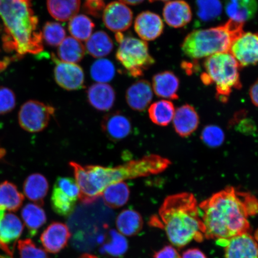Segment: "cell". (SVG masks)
Returning <instances> with one entry per match:
<instances>
[{"label": "cell", "mask_w": 258, "mask_h": 258, "mask_svg": "<svg viewBox=\"0 0 258 258\" xmlns=\"http://www.w3.org/2000/svg\"><path fill=\"white\" fill-rule=\"evenodd\" d=\"M253 196L227 187L199 205L205 237L220 244L237 235L249 233V207Z\"/></svg>", "instance_id": "obj_1"}, {"label": "cell", "mask_w": 258, "mask_h": 258, "mask_svg": "<svg viewBox=\"0 0 258 258\" xmlns=\"http://www.w3.org/2000/svg\"><path fill=\"white\" fill-rule=\"evenodd\" d=\"M170 164L169 160L151 154L114 167L82 166L74 161L70 162V166L79 187V199L84 204L89 205L102 196L106 187L125 180L159 174Z\"/></svg>", "instance_id": "obj_2"}, {"label": "cell", "mask_w": 258, "mask_h": 258, "mask_svg": "<svg viewBox=\"0 0 258 258\" xmlns=\"http://www.w3.org/2000/svg\"><path fill=\"white\" fill-rule=\"evenodd\" d=\"M0 17L5 26L2 40L6 51L21 57L43 50L42 32L31 0H0Z\"/></svg>", "instance_id": "obj_3"}, {"label": "cell", "mask_w": 258, "mask_h": 258, "mask_svg": "<svg viewBox=\"0 0 258 258\" xmlns=\"http://www.w3.org/2000/svg\"><path fill=\"white\" fill-rule=\"evenodd\" d=\"M159 216L161 224L173 246L183 247L193 240L201 242L204 239V225L192 194L167 197L159 209Z\"/></svg>", "instance_id": "obj_4"}, {"label": "cell", "mask_w": 258, "mask_h": 258, "mask_svg": "<svg viewBox=\"0 0 258 258\" xmlns=\"http://www.w3.org/2000/svg\"><path fill=\"white\" fill-rule=\"evenodd\" d=\"M243 25L230 19L218 27L194 31L183 40L182 50L186 56L195 59L230 53L234 42L244 33Z\"/></svg>", "instance_id": "obj_5"}, {"label": "cell", "mask_w": 258, "mask_h": 258, "mask_svg": "<svg viewBox=\"0 0 258 258\" xmlns=\"http://www.w3.org/2000/svg\"><path fill=\"white\" fill-rule=\"evenodd\" d=\"M239 63L230 53H220L209 56L204 62L202 82L208 86L215 84L217 97L220 101H228L233 89H240Z\"/></svg>", "instance_id": "obj_6"}, {"label": "cell", "mask_w": 258, "mask_h": 258, "mask_svg": "<svg viewBox=\"0 0 258 258\" xmlns=\"http://www.w3.org/2000/svg\"><path fill=\"white\" fill-rule=\"evenodd\" d=\"M116 57L129 76L135 78L155 63L146 41L132 37H124L116 53Z\"/></svg>", "instance_id": "obj_7"}, {"label": "cell", "mask_w": 258, "mask_h": 258, "mask_svg": "<svg viewBox=\"0 0 258 258\" xmlns=\"http://www.w3.org/2000/svg\"><path fill=\"white\" fill-rule=\"evenodd\" d=\"M55 112L53 106L31 100L22 105L18 113V121L24 131L37 133L47 127Z\"/></svg>", "instance_id": "obj_8"}, {"label": "cell", "mask_w": 258, "mask_h": 258, "mask_svg": "<svg viewBox=\"0 0 258 258\" xmlns=\"http://www.w3.org/2000/svg\"><path fill=\"white\" fill-rule=\"evenodd\" d=\"M6 211L0 209V249L12 256L15 245L23 232L24 225L17 216Z\"/></svg>", "instance_id": "obj_9"}, {"label": "cell", "mask_w": 258, "mask_h": 258, "mask_svg": "<svg viewBox=\"0 0 258 258\" xmlns=\"http://www.w3.org/2000/svg\"><path fill=\"white\" fill-rule=\"evenodd\" d=\"M52 59L56 64L54 76L58 85L69 91L84 88L85 74L79 64L62 62L53 54Z\"/></svg>", "instance_id": "obj_10"}, {"label": "cell", "mask_w": 258, "mask_h": 258, "mask_svg": "<svg viewBox=\"0 0 258 258\" xmlns=\"http://www.w3.org/2000/svg\"><path fill=\"white\" fill-rule=\"evenodd\" d=\"M230 53L241 67L258 63V32H246L232 45Z\"/></svg>", "instance_id": "obj_11"}, {"label": "cell", "mask_w": 258, "mask_h": 258, "mask_svg": "<svg viewBox=\"0 0 258 258\" xmlns=\"http://www.w3.org/2000/svg\"><path fill=\"white\" fill-rule=\"evenodd\" d=\"M105 27L113 32L121 33L128 30L133 21V13L120 2H113L105 8L102 14Z\"/></svg>", "instance_id": "obj_12"}, {"label": "cell", "mask_w": 258, "mask_h": 258, "mask_svg": "<svg viewBox=\"0 0 258 258\" xmlns=\"http://www.w3.org/2000/svg\"><path fill=\"white\" fill-rule=\"evenodd\" d=\"M224 246L225 258H258V244L250 233L231 238Z\"/></svg>", "instance_id": "obj_13"}, {"label": "cell", "mask_w": 258, "mask_h": 258, "mask_svg": "<svg viewBox=\"0 0 258 258\" xmlns=\"http://www.w3.org/2000/svg\"><path fill=\"white\" fill-rule=\"evenodd\" d=\"M68 226L61 222H53L42 233L40 240L48 252L56 254L67 246L71 237Z\"/></svg>", "instance_id": "obj_14"}, {"label": "cell", "mask_w": 258, "mask_h": 258, "mask_svg": "<svg viewBox=\"0 0 258 258\" xmlns=\"http://www.w3.org/2000/svg\"><path fill=\"white\" fill-rule=\"evenodd\" d=\"M101 127L109 140L114 142L124 140L132 130L130 119L118 111L106 115L102 119Z\"/></svg>", "instance_id": "obj_15"}, {"label": "cell", "mask_w": 258, "mask_h": 258, "mask_svg": "<svg viewBox=\"0 0 258 258\" xmlns=\"http://www.w3.org/2000/svg\"><path fill=\"white\" fill-rule=\"evenodd\" d=\"M135 30L142 40L153 41L163 33L164 24L159 15L151 12H144L135 19Z\"/></svg>", "instance_id": "obj_16"}, {"label": "cell", "mask_w": 258, "mask_h": 258, "mask_svg": "<svg viewBox=\"0 0 258 258\" xmlns=\"http://www.w3.org/2000/svg\"><path fill=\"white\" fill-rule=\"evenodd\" d=\"M164 21L170 27L179 28L185 27L192 19L189 5L183 0H173L166 3L163 11Z\"/></svg>", "instance_id": "obj_17"}, {"label": "cell", "mask_w": 258, "mask_h": 258, "mask_svg": "<svg viewBox=\"0 0 258 258\" xmlns=\"http://www.w3.org/2000/svg\"><path fill=\"white\" fill-rule=\"evenodd\" d=\"M153 92L150 83L141 80L129 87L125 99L129 107L133 110L144 111L152 101Z\"/></svg>", "instance_id": "obj_18"}, {"label": "cell", "mask_w": 258, "mask_h": 258, "mask_svg": "<svg viewBox=\"0 0 258 258\" xmlns=\"http://www.w3.org/2000/svg\"><path fill=\"white\" fill-rule=\"evenodd\" d=\"M173 122L176 133L181 137H187L198 128L199 115L191 105H182L175 110Z\"/></svg>", "instance_id": "obj_19"}, {"label": "cell", "mask_w": 258, "mask_h": 258, "mask_svg": "<svg viewBox=\"0 0 258 258\" xmlns=\"http://www.w3.org/2000/svg\"><path fill=\"white\" fill-rule=\"evenodd\" d=\"M87 97L89 104L101 111L111 109L115 101L114 89L106 83H97L90 86L87 91Z\"/></svg>", "instance_id": "obj_20"}, {"label": "cell", "mask_w": 258, "mask_h": 258, "mask_svg": "<svg viewBox=\"0 0 258 258\" xmlns=\"http://www.w3.org/2000/svg\"><path fill=\"white\" fill-rule=\"evenodd\" d=\"M258 9L257 0H225L226 14L231 20L244 24L252 19Z\"/></svg>", "instance_id": "obj_21"}, {"label": "cell", "mask_w": 258, "mask_h": 258, "mask_svg": "<svg viewBox=\"0 0 258 258\" xmlns=\"http://www.w3.org/2000/svg\"><path fill=\"white\" fill-rule=\"evenodd\" d=\"M179 80L172 72H164L156 74L153 78L155 94L160 98L175 100L178 99Z\"/></svg>", "instance_id": "obj_22"}, {"label": "cell", "mask_w": 258, "mask_h": 258, "mask_svg": "<svg viewBox=\"0 0 258 258\" xmlns=\"http://www.w3.org/2000/svg\"><path fill=\"white\" fill-rule=\"evenodd\" d=\"M49 185L46 177L40 173L31 174L25 180L24 196L35 204L42 206L47 195Z\"/></svg>", "instance_id": "obj_23"}, {"label": "cell", "mask_w": 258, "mask_h": 258, "mask_svg": "<svg viewBox=\"0 0 258 258\" xmlns=\"http://www.w3.org/2000/svg\"><path fill=\"white\" fill-rule=\"evenodd\" d=\"M143 225V219L141 214L134 210H124L116 219L118 231L125 236H134L140 233Z\"/></svg>", "instance_id": "obj_24"}, {"label": "cell", "mask_w": 258, "mask_h": 258, "mask_svg": "<svg viewBox=\"0 0 258 258\" xmlns=\"http://www.w3.org/2000/svg\"><path fill=\"white\" fill-rule=\"evenodd\" d=\"M21 217L28 229L29 235L31 237L37 234L38 230L46 224L47 221L44 209L35 203L26 205L22 209Z\"/></svg>", "instance_id": "obj_25"}, {"label": "cell", "mask_w": 258, "mask_h": 258, "mask_svg": "<svg viewBox=\"0 0 258 258\" xmlns=\"http://www.w3.org/2000/svg\"><path fill=\"white\" fill-rule=\"evenodd\" d=\"M49 14L57 21L66 22L78 14L80 0H47Z\"/></svg>", "instance_id": "obj_26"}, {"label": "cell", "mask_w": 258, "mask_h": 258, "mask_svg": "<svg viewBox=\"0 0 258 258\" xmlns=\"http://www.w3.org/2000/svg\"><path fill=\"white\" fill-rule=\"evenodd\" d=\"M24 200L23 194L14 183L5 181L0 183V209L16 212L21 208Z\"/></svg>", "instance_id": "obj_27"}, {"label": "cell", "mask_w": 258, "mask_h": 258, "mask_svg": "<svg viewBox=\"0 0 258 258\" xmlns=\"http://www.w3.org/2000/svg\"><path fill=\"white\" fill-rule=\"evenodd\" d=\"M86 53V48L79 40L68 37L58 46V59L62 62L77 63L82 60Z\"/></svg>", "instance_id": "obj_28"}, {"label": "cell", "mask_w": 258, "mask_h": 258, "mask_svg": "<svg viewBox=\"0 0 258 258\" xmlns=\"http://www.w3.org/2000/svg\"><path fill=\"white\" fill-rule=\"evenodd\" d=\"M105 205L112 209L124 206L130 198V189L126 183L121 182L106 187L102 195Z\"/></svg>", "instance_id": "obj_29"}, {"label": "cell", "mask_w": 258, "mask_h": 258, "mask_svg": "<svg viewBox=\"0 0 258 258\" xmlns=\"http://www.w3.org/2000/svg\"><path fill=\"white\" fill-rule=\"evenodd\" d=\"M114 47L110 37L105 32L99 31L92 34L86 41V48L93 57L102 58L110 53Z\"/></svg>", "instance_id": "obj_30"}, {"label": "cell", "mask_w": 258, "mask_h": 258, "mask_svg": "<svg viewBox=\"0 0 258 258\" xmlns=\"http://www.w3.org/2000/svg\"><path fill=\"white\" fill-rule=\"evenodd\" d=\"M175 109L172 102L167 100L153 103L148 109L151 120L155 124L166 126L173 120Z\"/></svg>", "instance_id": "obj_31"}, {"label": "cell", "mask_w": 258, "mask_h": 258, "mask_svg": "<svg viewBox=\"0 0 258 258\" xmlns=\"http://www.w3.org/2000/svg\"><path fill=\"white\" fill-rule=\"evenodd\" d=\"M78 200L54 185L51 196V207L53 211L62 217H69L75 209Z\"/></svg>", "instance_id": "obj_32"}, {"label": "cell", "mask_w": 258, "mask_h": 258, "mask_svg": "<svg viewBox=\"0 0 258 258\" xmlns=\"http://www.w3.org/2000/svg\"><path fill=\"white\" fill-rule=\"evenodd\" d=\"M95 24L85 15L74 16L70 19L69 30L72 37L79 41H87L92 35Z\"/></svg>", "instance_id": "obj_33"}, {"label": "cell", "mask_w": 258, "mask_h": 258, "mask_svg": "<svg viewBox=\"0 0 258 258\" xmlns=\"http://www.w3.org/2000/svg\"><path fill=\"white\" fill-rule=\"evenodd\" d=\"M196 4L197 16L203 22L214 21L222 14L220 0H196Z\"/></svg>", "instance_id": "obj_34"}, {"label": "cell", "mask_w": 258, "mask_h": 258, "mask_svg": "<svg viewBox=\"0 0 258 258\" xmlns=\"http://www.w3.org/2000/svg\"><path fill=\"white\" fill-rule=\"evenodd\" d=\"M128 249V242L118 231L111 230L108 233L107 240L102 247V251L113 257H120Z\"/></svg>", "instance_id": "obj_35"}, {"label": "cell", "mask_w": 258, "mask_h": 258, "mask_svg": "<svg viewBox=\"0 0 258 258\" xmlns=\"http://www.w3.org/2000/svg\"><path fill=\"white\" fill-rule=\"evenodd\" d=\"M115 69L114 64L106 59L101 58L92 64L90 69L92 78L99 83L110 82L115 76Z\"/></svg>", "instance_id": "obj_36"}, {"label": "cell", "mask_w": 258, "mask_h": 258, "mask_svg": "<svg viewBox=\"0 0 258 258\" xmlns=\"http://www.w3.org/2000/svg\"><path fill=\"white\" fill-rule=\"evenodd\" d=\"M42 37L51 46H59L66 37V31L62 25L55 22H48L44 25Z\"/></svg>", "instance_id": "obj_37"}, {"label": "cell", "mask_w": 258, "mask_h": 258, "mask_svg": "<svg viewBox=\"0 0 258 258\" xmlns=\"http://www.w3.org/2000/svg\"><path fill=\"white\" fill-rule=\"evenodd\" d=\"M201 139L208 147L217 148L224 143L225 134L223 131L217 125H209L203 128Z\"/></svg>", "instance_id": "obj_38"}, {"label": "cell", "mask_w": 258, "mask_h": 258, "mask_svg": "<svg viewBox=\"0 0 258 258\" xmlns=\"http://www.w3.org/2000/svg\"><path fill=\"white\" fill-rule=\"evenodd\" d=\"M18 248L21 258H49L46 251L37 247L29 238L19 240Z\"/></svg>", "instance_id": "obj_39"}, {"label": "cell", "mask_w": 258, "mask_h": 258, "mask_svg": "<svg viewBox=\"0 0 258 258\" xmlns=\"http://www.w3.org/2000/svg\"><path fill=\"white\" fill-rule=\"evenodd\" d=\"M16 106V96L12 90L0 87V115L11 112Z\"/></svg>", "instance_id": "obj_40"}, {"label": "cell", "mask_w": 258, "mask_h": 258, "mask_svg": "<svg viewBox=\"0 0 258 258\" xmlns=\"http://www.w3.org/2000/svg\"><path fill=\"white\" fill-rule=\"evenodd\" d=\"M54 185L66 191L73 198L79 199L80 189L76 180L69 177H59Z\"/></svg>", "instance_id": "obj_41"}, {"label": "cell", "mask_w": 258, "mask_h": 258, "mask_svg": "<svg viewBox=\"0 0 258 258\" xmlns=\"http://www.w3.org/2000/svg\"><path fill=\"white\" fill-rule=\"evenodd\" d=\"M83 8L87 14L99 17L104 12L105 5L103 1H87Z\"/></svg>", "instance_id": "obj_42"}, {"label": "cell", "mask_w": 258, "mask_h": 258, "mask_svg": "<svg viewBox=\"0 0 258 258\" xmlns=\"http://www.w3.org/2000/svg\"><path fill=\"white\" fill-rule=\"evenodd\" d=\"M154 258H181L178 251L172 246H164L161 250L156 251Z\"/></svg>", "instance_id": "obj_43"}, {"label": "cell", "mask_w": 258, "mask_h": 258, "mask_svg": "<svg viewBox=\"0 0 258 258\" xmlns=\"http://www.w3.org/2000/svg\"><path fill=\"white\" fill-rule=\"evenodd\" d=\"M181 258H207L205 254L198 248L186 250L182 254Z\"/></svg>", "instance_id": "obj_44"}, {"label": "cell", "mask_w": 258, "mask_h": 258, "mask_svg": "<svg viewBox=\"0 0 258 258\" xmlns=\"http://www.w3.org/2000/svg\"><path fill=\"white\" fill-rule=\"evenodd\" d=\"M249 95L251 102L258 107V79L255 83L251 86Z\"/></svg>", "instance_id": "obj_45"}, {"label": "cell", "mask_w": 258, "mask_h": 258, "mask_svg": "<svg viewBox=\"0 0 258 258\" xmlns=\"http://www.w3.org/2000/svg\"><path fill=\"white\" fill-rule=\"evenodd\" d=\"M144 0H120V2L126 5L136 6L141 4Z\"/></svg>", "instance_id": "obj_46"}, {"label": "cell", "mask_w": 258, "mask_h": 258, "mask_svg": "<svg viewBox=\"0 0 258 258\" xmlns=\"http://www.w3.org/2000/svg\"><path fill=\"white\" fill-rule=\"evenodd\" d=\"M10 59H9L8 57L4 58V59L0 60V72L4 71L6 68L8 67Z\"/></svg>", "instance_id": "obj_47"}, {"label": "cell", "mask_w": 258, "mask_h": 258, "mask_svg": "<svg viewBox=\"0 0 258 258\" xmlns=\"http://www.w3.org/2000/svg\"><path fill=\"white\" fill-rule=\"evenodd\" d=\"M79 258H98L95 255H93V254H90L88 253L83 254L82 256H80Z\"/></svg>", "instance_id": "obj_48"}, {"label": "cell", "mask_w": 258, "mask_h": 258, "mask_svg": "<svg viewBox=\"0 0 258 258\" xmlns=\"http://www.w3.org/2000/svg\"><path fill=\"white\" fill-rule=\"evenodd\" d=\"M6 152L4 148H0V159L5 156Z\"/></svg>", "instance_id": "obj_49"}, {"label": "cell", "mask_w": 258, "mask_h": 258, "mask_svg": "<svg viewBox=\"0 0 258 258\" xmlns=\"http://www.w3.org/2000/svg\"><path fill=\"white\" fill-rule=\"evenodd\" d=\"M254 239H255L256 241H258V229L257 231H256L255 234H254Z\"/></svg>", "instance_id": "obj_50"}, {"label": "cell", "mask_w": 258, "mask_h": 258, "mask_svg": "<svg viewBox=\"0 0 258 258\" xmlns=\"http://www.w3.org/2000/svg\"><path fill=\"white\" fill-rule=\"evenodd\" d=\"M157 1L167 2V1H168V0H150V2H157Z\"/></svg>", "instance_id": "obj_51"}, {"label": "cell", "mask_w": 258, "mask_h": 258, "mask_svg": "<svg viewBox=\"0 0 258 258\" xmlns=\"http://www.w3.org/2000/svg\"><path fill=\"white\" fill-rule=\"evenodd\" d=\"M0 258H13L11 256H3V255H0Z\"/></svg>", "instance_id": "obj_52"}, {"label": "cell", "mask_w": 258, "mask_h": 258, "mask_svg": "<svg viewBox=\"0 0 258 258\" xmlns=\"http://www.w3.org/2000/svg\"><path fill=\"white\" fill-rule=\"evenodd\" d=\"M87 1H102V0H87Z\"/></svg>", "instance_id": "obj_53"}]
</instances>
